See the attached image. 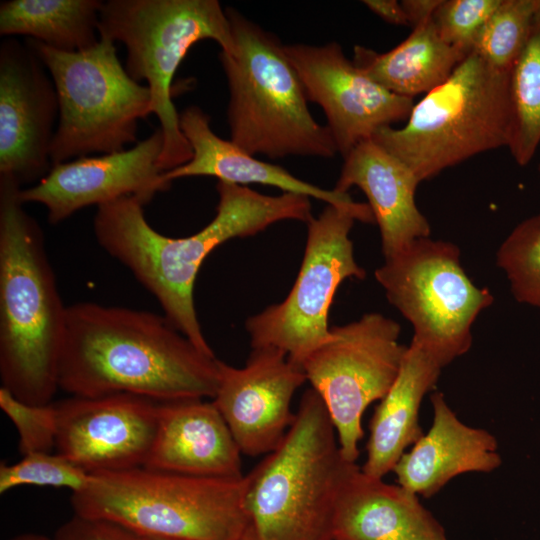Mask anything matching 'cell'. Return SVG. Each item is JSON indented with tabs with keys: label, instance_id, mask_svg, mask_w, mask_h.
Segmentation results:
<instances>
[{
	"label": "cell",
	"instance_id": "8fae6325",
	"mask_svg": "<svg viewBox=\"0 0 540 540\" xmlns=\"http://www.w3.org/2000/svg\"><path fill=\"white\" fill-rule=\"evenodd\" d=\"M355 221L374 222L371 209L327 204L317 218L307 222L304 256L289 294L245 322L252 348L279 349L301 367L329 338L328 314L338 287L348 278L366 276L349 238Z\"/></svg>",
	"mask_w": 540,
	"mask_h": 540
},
{
	"label": "cell",
	"instance_id": "484cf974",
	"mask_svg": "<svg viewBox=\"0 0 540 540\" xmlns=\"http://www.w3.org/2000/svg\"><path fill=\"white\" fill-rule=\"evenodd\" d=\"M511 126L508 149L520 166L527 165L540 144V19L509 70Z\"/></svg>",
	"mask_w": 540,
	"mask_h": 540
},
{
	"label": "cell",
	"instance_id": "d6986e66",
	"mask_svg": "<svg viewBox=\"0 0 540 540\" xmlns=\"http://www.w3.org/2000/svg\"><path fill=\"white\" fill-rule=\"evenodd\" d=\"M241 451L221 413L202 398L160 402L156 439L144 467L177 474L238 478Z\"/></svg>",
	"mask_w": 540,
	"mask_h": 540
},
{
	"label": "cell",
	"instance_id": "d4e9b609",
	"mask_svg": "<svg viewBox=\"0 0 540 540\" xmlns=\"http://www.w3.org/2000/svg\"><path fill=\"white\" fill-rule=\"evenodd\" d=\"M101 0H5L0 3V35L25 36L64 52L96 45Z\"/></svg>",
	"mask_w": 540,
	"mask_h": 540
},
{
	"label": "cell",
	"instance_id": "f1b7e54d",
	"mask_svg": "<svg viewBox=\"0 0 540 540\" xmlns=\"http://www.w3.org/2000/svg\"><path fill=\"white\" fill-rule=\"evenodd\" d=\"M91 473L58 453L24 455L14 464H0V493L22 485L67 488L78 492L87 486Z\"/></svg>",
	"mask_w": 540,
	"mask_h": 540
},
{
	"label": "cell",
	"instance_id": "5bb4252c",
	"mask_svg": "<svg viewBox=\"0 0 540 540\" xmlns=\"http://www.w3.org/2000/svg\"><path fill=\"white\" fill-rule=\"evenodd\" d=\"M54 405L56 453L90 473L146 465L158 431L160 402L117 393L71 396Z\"/></svg>",
	"mask_w": 540,
	"mask_h": 540
},
{
	"label": "cell",
	"instance_id": "ba28073f",
	"mask_svg": "<svg viewBox=\"0 0 540 540\" xmlns=\"http://www.w3.org/2000/svg\"><path fill=\"white\" fill-rule=\"evenodd\" d=\"M401 128L372 139L405 163L419 182L477 154L508 146L509 71L471 52L449 78L414 104Z\"/></svg>",
	"mask_w": 540,
	"mask_h": 540
},
{
	"label": "cell",
	"instance_id": "5b68a950",
	"mask_svg": "<svg viewBox=\"0 0 540 540\" xmlns=\"http://www.w3.org/2000/svg\"><path fill=\"white\" fill-rule=\"evenodd\" d=\"M225 11L236 46L234 54L219 53L229 89L230 140L253 156L271 159L335 157L332 135L310 113L284 44L236 9Z\"/></svg>",
	"mask_w": 540,
	"mask_h": 540
},
{
	"label": "cell",
	"instance_id": "ac0fdd59",
	"mask_svg": "<svg viewBox=\"0 0 540 540\" xmlns=\"http://www.w3.org/2000/svg\"><path fill=\"white\" fill-rule=\"evenodd\" d=\"M431 404V427L393 469L398 485L426 498L459 475L490 473L502 464L492 433L461 421L441 392L432 394Z\"/></svg>",
	"mask_w": 540,
	"mask_h": 540
},
{
	"label": "cell",
	"instance_id": "2e32d148",
	"mask_svg": "<svg viewBox=\"0 0 540 540\" xmlns=\"http://www.w3.org/2000/svg\"><path fill=\"white\" fill-rule=\"evenodd\" d=\"M163 143L159 127L128 149L53 165L39 182L21 189L20 199L24 204L44 206L51 224L61 223L83 208L123 197L147 205L172 184L158 166Z\"/></svg>",
	"mask_w": 540,
	"mask_h": 540
},
{
	"label": "cell",
	"instance_id": "d590c367",
	"mask_svg": "<svg viewBox=\"0 0 540 540\" xmlns=\"http://www.w3.org/2000/svg\"><path fill=\"white\" fill-rule=\"evenodd\" d=\"M535 18L540 19V0H536V13Z\"/></svg>",
	"mask_w": 540,
	"mask_h": 540
},
{
	"label": "cell",
	"instance_id": "4dcf8cb0",
	"mask_svg": "<svg viewBox=\"0 0 540 540\" xmlns=\"http://www.w3.org/2000/svg\"><path fill=\"white\" fill-rule=\"evenodd\" d=\"M501 0H442L433 21L440 37L469 54L476 38Z\"/></svg>",
	"mask_w": 540,
	"mask_h": 540
},
{
	"label": "cell",
	"instance_id": "ffe728a7",
	"mask_svg": "<svg viewBox=\"0 0 540 540\" xmlns=\"http://www.w3.org/2000/svg\"><path fill=\"white\" fill-rule=\"evenodd\" d=\"M343 159L334 189L348 193L356 186L364 192L379 226L385 259L429 237L430 225L415 201L420 182L405 163L373 139L359 143Z\"/></svg>",
	"mask_w": 540,
	"mask_h": 540
},
{
	"label": "cell",
	"instance_id": "7c38bea8",
	"mask_svg": "<svg viewBox=\"0 0 540 540\" xmlns=\"http://www.w3.org/2000/svg\"><path fill=\"white\" fill-rule=\"evenodd\" d=\"M400 325L380 314L330 328L329 338L302 362L307 381L322 398L343 457L356 462L363 437L362 417L394 384L408 346Z\"/></svg>",
	"mask_w": 540,
	"mask_h": 540
},
{
	"label": "cell",
	"instance_id": "cb8c5ba5",
	"mask_svg": "<svg viewBox=\"0 0 540 540\" xmlns=\"http://www.w3.org/2000/svg\"><path fill=\"white\" fill-rule=\"evenodd\" d=\"M467 55L447 44L431 19L414 27L404 41L387 52L356 45L352 61L390 92L414 98L445 82Z\"/></svg>",
	"mask_w": 540,
	"mask_h": 540
},
{
	"label": "cell",
	"instance_id": "7a4b0ae2",
	"mask_svg": "<svg viewBox=\"0 0 540 540\" xmlns=\"http://www.w3.org/2000/svg\"><path fill=\"white\" fill-rule=\"evenodd\" d=\"M215 217L197 233L173 238L147 221L144 204L123 197L97 207L93 232L99 246L125 266L159 302L164 315L199 350L215 356L199 323L194 285L206 257L233 238L253 236L285 220L308 222L310 199L264 195L247 186L218 181Z\"/></svg>",
	"mask_w": 540,
	"mask_h": 540
},
{
	"label": "cell",
	"instance_id": "6da1fadb",
	"mask_svg": "<svg viewBox=\"0 0 540 540\" xmlns=\"http://www.w3.org/2000/svg\"><path fill=\"white\" fill-rule=\"evenodd\" d=\"M218 361L165 315L77 302L66 310L58 388L83 397L127 393L158 402L213 399Z\"/></svg>",
	"mask_w": 540,
	"mask_h": 540
},
{
	"label": "cell",
	"instance_id": "9a60e30c",
	"mask_svg": "<svg viewBox=\"0 0 540 540\" xmlns=\"http://www.w3.org/2000/svg\"><path fill=\"white\" fill-rule=\"evenodd\" d=\"M59 115L54 82L24 42L0 43V173L21 184L50 171V151Z\"/></svg>",
	"mask_w": 540,
	"mask_h": 540
},
{
	"label": "cell",
	"instance_id": "8992f818",
	"mask_svg": "<svg viewBox=\"0 0 540 540\" xmlns=\"http://www.w3.org/2000/svg\"><path fill=\"white\" fill-rule=\"evenodd\" d=\"M245 475L200 477L138 467L92 472L72 493L74 514L160 540H241L248 529Z\"/></svg>",
	"mask_w": 540,
	"mask_h": 540
},
{
	"label": "cell",
	"instance_id": "4fadbf2b",
	"mask_svg": "<svg viewBox=\"0 0 540 540\" xmlns=\"http://www.w3.org/2000/svg\"><path fill=\"white\" fill-rule=\"evenodd\" d=\"M308 101L324 111L327 127L345 157L359 143L384 127L407 120L414 98L380 86L359 70L340 44H284Z\"/></svg>",
	"mask_w": 540,
	"mask_h": 540
},
{
	"label": "cell",
	"instance_id": "44dd1931",
	"mask_svg": "<svg viewBox=\"0 0 540 540\" xmlns=\"http://www.w3.org/2000/svg\"><path fill=\"white\" fill-rule=\"evenodd\" d=\"M332 535L333 540H448L419 496L366 475L357 464L340 489Z\"/></svg>",
	"mask_w": 540,
	"mask_h": 540
},
{
	"label": "cell",
	"instance_id": "3957f363",
	"mask_svg": "<svg viewBox=\"0 0 540 540\" xmlns=\"http://www.w3.org/2000/svg\"><path fill=\"white\" fill-rule=\"evenodd\" d=\"M21 184L0 173V378L32 405L51 403L66 310L38 222L20 199Z\"/></svg>",
	"mask_w": 540,
	"mask_h": 540
},
{
	"label": "cell",
	"instance_id": "7402d4cb",
	"mask_svg": "<svg viewBox=\"0 0 540 540\" xmlns=\"http://www.w3.org/2000/svg\"><path fill=\"white\" fill-rule=\"evenodd\" d=\"M179 126L193 156L186 164L164 172V178L170 183L184 177L211 176L242 186L250 183L274 186L283 193L313 197L337 207L369 208L367 203L354 201L348 193L305 182L281 166L255 158L231 140L218 137L210 127L209 115L198 106H188L179 113Z\"/></svg>",
	"mask_w": 540,
	"mask_h": 540
},
{
	"label": "cell",
	"instance_id": "8d00e7d4",
	"mask_svg": "<svg viewBox=\"0 0 540 540\" xmlns=\"http://www.w3.org/2000/svg\"><path fill=\"white\" fill-rule=\"evenodd\" d=\"M142 540H160V539H153V538H148V537H143L141 536ZM241 540H249L248 537L245 535V537Z\"/></svg>",
	"mask_w": 540,
	"mask_h": 540
},
{
	"label": "cell",
	"instance_id": "74e56055",
	"mask_svg": "<svg viewBox=\"0 0 540 540\" xmlns=\"http://www.w3.org/2000/svg\"><path fill=\"white\" fill-rule=\"evenodd\" d=\"M538 173H539V177H540V164L538 166Z\"/></svg>",
	"mask_w": 540,
	"mask_h": 540
},
{
	"label": "cell",
	"instance_id": "52a82bcc",
	"mask_svg": "<svg viewBox=\"0 0 540 540\" xmlns=\"http://www.w3.org/2000/svg\"><path fill=\"white\" fill-rule=\"evenodd\" d=\"M98 31L100 37L124 44L127 73L150 89L152 114L164 137L160 170L189 162L193 152L179 126L172 82L190 48L201 40H214L222 52L234 54L225 9L217 0H108L100 9Z\"/></svg>",
	"mask_w": 540,
	"mask_h": 540
},
{
	"label": "cell",
	"instance_id": "e575fe53",
	"mask_svg": "<svg viewBox=\"0 0 540 540\" xmlns=\"http://www.w3.org/2000/svg\"><path fill=\"white\" fill-rule=\"evenodd\" d=\"M9 540H52V538L37 533H23L16 535Z\"/></svg>",
	"mask_w": 540,
	"mask_h": 540
},
{
	"label": "cell",
	"instance_id": "603a6c76",
	"mask_svg": "<svg viewBox=\"0 0 540 540\" xmlns=\"http://www.w3.org/2000/svg\"><path fill=\"white\" fill-rule=\"evenodd\" d=\"M442 367L417 344L407 348L400 372L380 400L369 425L366 460L361 470L378 479L390 471L422 435L419 409L436 385Z\"/></svg>",
	"mask_w": 540,
	"mask_h": 540
},
{
	"label": "cell",
	"instance_id": "30bf717a",
	"mask_svg": "<svg viewBox=\"0 0 540 540\" xmlns=\"http://www.w3.org/2000/svg\"><path fill=\"white\" fill-rule=\"evenodd\" d=\"M375 278L411 323V342L442 368L470 349L472 325L494 301L488 288L477 287L467 276L455 244L429 237L385 259Z\"/></svg>",
	"mask_w": 540,
	"mask_h": 540
},
{
	"label": "cell",
	"instance_id": "83f0119b",
	"mask_svg": "<svg viewBox=\"0 0 540 540\" xmlns=\"http://www.w3.org/2000/svg\"><path fill=\"white\" fill-rule=\"evenodd\" d=\"M514 298L540 308V213L520 222L496 253Z\"/></svg>",
	"mask_w": 540,
	"mask_h": 540
},
{
	"label": "cell",
	"instance_id": "d6a6232c",
	"mask_svg": "<svg viewBox=\"0 0 540 540\" xmlns=\"http://www.w3.org/2000/svg\"><path fill=\"white\" fill-rule=\"evenodd\" d=\"M365 6L384 21L394 25H409L401 2L396 0H365Z\"/></svg>",
	"mask_w": 540,
	"mask_h": 540
},
{
	"label": "cell",
	"instance_id": "9c48e42d",
	"mask_svg": "<svg viewBox=\"0 0 540 540\" xmlns=\"http://www.w3.org/2000/svg\"><path fill=\"white\" fill-rule=\"evenodd\" d=\"M25 43L44 64L57 92L52 166L122 151L138 142V122L152 114V96L147 85L127 73L114 41L100 37L96 45L78 52L59 51L30 38Z\"/></svg>",
	"mask_w": 540,
	"mask_h": 540
},
{
	"label": "cell",
	"instance_id": "836d02e7",
	"mask_svg": "<svg viewBox=\"0 0 540 540\" xmlns=\"http://www.w3.org/2000/svg\"><path fill=\"white\" fill-rule=\"evenodd\" d=\"M442 0H403L401 4L413 28L431 19Z\"/></svg>",
	"mask_w": 540,
	"mask_h": 540
},
{
	"label": "cell",
	"instance_id": "e0dca14e",
	"mask_svg": "<svg viewBox=\"0 0 540 540\" xmlns=\"http://www.w3.org/2000/svg\"><path fill=\"white\" fill-rule=\"evenodd\" d=\"M219 381L213 403L228 425L240 451L256 457L280 444L295 419L291 401L306 379L286 353L252 348L242 368L219 360Z\"/></svg>",
	"mask_w": 540,
	"mask_h": 540
},
{
	"label": "cell",
	"instance_id": "4316f807",
	"mask_svg": "<svg viewBox=\"0 0 540 540\" xmlns=\"http://www.w3.org/2000/svg\"><path fill=\"white\" fill-rule=\"evenodd\" d=\"M536 0H501L481 28L472 52L492 67L509 71L535 21Z\"/></svg>",
	"mask_w": 540,
	"mask_h": 540
},
{
	"label": "cell",
	"instance_id": "1f68e13d",
	"mask_svg": "<svg viewBox=\"0 0 540 540\" xmlns=\"http://www.w3.org/2000/svg\"><path fill=\"white\" fill-rule=\"evenodd\" d=\"M52 540H142L115 522L74 514L55 532Z\"/></svg>",
	"mask_w": 540,
	"mask_h": 540
},
{
	"label": "cell",
	"instance_id": "277c9868",
	"mask_svg": "<svg viewBox=\"0 0 540 540\" xmlns=\"http://www.w3.org/2000/svg\"><path fill=\"white\" fill-rule=\"evenodd\" d=\"M347 461L327 408L314 389L301 398L280 444L245 475L249 540H333Z\"/></svg>",
	"mask_w": 540,
	"mask_h": 540
},
{
	"label": "cell",
	"instance_id": "f546056e",
	"mask_svg": "<svg viewBox=\"0 0 540 540\" xmlns=\"http://www.w3.org/2000/svg\"><path fill=\"white\" fill-rule=\"evenodd\" d=\"M0 408L15 425L19 435V452L24 456L50 452L56 441V408L54 403L32 405L0 388Z\"/></svg>",
	"mask_w": 540,
	"mask_h": 540
}]
</instances>
